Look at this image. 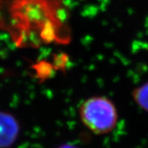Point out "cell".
<instances>
[{"label": "cell", "instance_id": "6da1fadb", "mask_svg": "<svg viewBox=\"0 0 148 148\" xmlns=\"http://www.w3.org/2000/svg\"><path fill=\"white\" fill-rule=\"evenodd\" d=\"M0 29L19 48L68 45L70 12L65 0H0Z\"/></svg>", "mask_w": 148, "mask_h": 148}, {"label": "cell", "instance_id": "7a4b0ae2", "mask_svg": "<svg viewBox=\"0 0 148 148\" xmlns=\"http://www.w3.org/2000/svg\"><path fill=\"white\" fill-rule=\"evenodd\" d=\"M82 123L96 135L110 133L118 120V113L113 101L105 96H92L79 107Z\"/></svg>", "mask_w": 148, "mask_h": 148}, {"label": "cell", "instance_id": "3957f363", "mask_svg": "<svg viewBox=\"0 0 148 148\" xmlns=\"http://www.w3.org/2000/svg\"><path fill=\"white\" fill-rule=\"evenodd\" d=\"M21 125L11 113L0 111V148H9L17 141Z\"/></svg>", "mask_w": 148, "mask_h": 148}, {"label": "cell", "instance_id": "277c9868", "mask_svg": "<svg viewBox=\"0 0 148 148\" xmlns=\"http://www.w3.org/2000/svg\"><path fill=\"white\" fill-rule=\"evenodd\" d=\"M132 96L135 104L148 113V81L134 89Z\"/></svg>", "mask_w": 148, "mask_h": 148}, {"label": "cell", "instance_id": "5b68a950", "mask_svg": "<svg viewBox=\"0 0 148 148\" xmlns=\"http://www.w3.org/2000/svg\"><path fill=\"white\" fill-rule=\"evenodd\" d=\"M56 148H77L75 145H71V144H64V145H60Z\"/></svg>", "mask_w": 148, "mask_h": 148}]
</instances>
